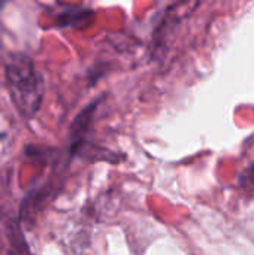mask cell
Segmentation results:
<instances>
[{"instance_id":"obj_1","label":"cell","mask_w":254,"mask_h":255,"mask_svg":"<svg viewBox=\"0 0 254 255\" xmlns=\"http://www.w3.org/2000/svg\"><path fill=\"white\" fill-rule=\"evenodd\" d=\"M4 79L9 97L24 120L36 117L43 100V78L25 52H7L4 58Z\"/></svg>"},{"instance_id":"obj_2","label":"cell","mask_w":254,"mask_h":255,"mask_svg":"<svg viewBox=\"0 0 254 255\" xmlns=\"http://www.w3.org/2000/svg\"><path fill=\"white\" fill-rule=\"evenodd\" d=\"M100 100H94L93 103L87 105L72 121L69 127V152L75 157L76 151L87 142V133L90 131L96 109L99 108Z\"/></svg>"},{"instance_id":"obj_3","label":"cell","mask_w":254,"mask_h":255,"mask_svg":"<svg viewBox=\"0 0 254 255\" xmlns=\"http://www.w3.org/2000/svg\"><path fill=\"white\" fill-rule=\"evenodd\" d=\"M94 12L81 6H64L58 13H55V25L60 28L66 27H85L93 21Z\"/></svg>"},{"instance_id":"obj_4","label":"cell","mask_w":254,"mask_h":255,"mask_svg":"<svg viewBox=\"0 0 254 255\" xmlns=\"http://www.w3.org/2000/svg\"><path fill=\"white\" fill-rule=\"evenodd\" d=\"M3 226H4V233L6 238L9 241V244L12 245V248L9 250V253H30V248L27 247V242L21 233V227L18 220H12V218H6L3 220Z\"/></svg>"},{"instance_id":"obj_5","label":"cell","mask_w":254,"mask_h":255,"mask_svg":"<svg viewBox=\"0 0 254 255\" xmlns=\"http://www.w3.org/2000/svg\"><path fill=\"white\" fill-rule=\"evenodd\" d=\"M240 184L243 187L254 188V163H252L247 169H244V172L241 173V178H240Z\"/></svg>"}]
</instances>
